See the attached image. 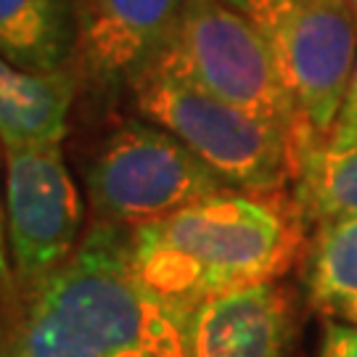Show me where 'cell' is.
<instances>
[{"mask_svg": "<svg viewBox=\"0 0 357 357\" xmlns=\"http://www.w3.org/2000/svg\"><path fill=\"white\" fill-rule=\"evenodd\" d=\"M0 299V357H114L183 344V315L135 275L130 228L93 222L64 265Z\"/></svg>", "mask_w": 357, "mask_h": 357, "instance_id": "6da1fadb", "label": "cell"}, {"mask_svg": "<svg viewBox=\"0 0 357 357\" xmlns=\"http://www.w3.org/2000/svg\"><path fill=\"white\" fill-rule=\"evenodd\" d=\"M299 241V220L278 196L225 188L130 228V259L138 281L185 315L217 294L281 278Z\"/></svg>", "mask_w": 357, "mask_h": 357, "instance_id": "7a4b0ae2", "label": "cell"}, {"mask_svg": "<svg viewBox=\"0 0 357 357\" xmlns=\"http://www.w3.org/2000/svg\"><path fill=\"white\" fill-rule=\"evenodd\" d=\"M130 93L143 119L169 130L230 188L278 196L296 180L299 146L278 122L222 101L162 66L143 72Z\"/></svg>", "mask_w": 357, "mask_h": 357, "instance_id": "3957f363", "label": "cell"}, {"mask_svg": "<svg viewBox=\"0 0 357 357\" xmlns=\"http://www.w3.org/2000/svg\"><path fill=\"white\" fill-rule=\"evenodd\" d=\"M257 26L291 96L305 153L326 143L357 61L349 0H228ZM302 165V162H299Z\"/></svg>", "mask_w": 357, "mask_h": 357, "instance_id": "277c9868", "label": "cell"}, {"mask_svg": "<svg viewBox=\"0 0 357 357\" xmlns=\"http://www.w3.org/2000/svg\"><path fill=\"white\" fill-rule=\"evenodd\" d=\"M153 66L291 130L302 162L305 135L273 53L257 26L228 0H185L178 26Z\"/></svg>", "mask_w": 357, "mask_h": 357, "instance_id": "5b68a950", "label": "cell"}, {"mask_svg": "<svg viewBox=\"0 0 357 357\" xmlns=\"http://www.w3.org/2000/svg\"><path fill=\"white\" fill-rule=\"evenodd\" d=\"M96 222L135 228L230 188L212 167L149 119L119 122L85 169Z\"/></svg>", "mask_w": 357, "mask_h": 357, "instance_id": "8992f818", "label": "cell"}, {"mask_svg": "<svg viewBox=\"0 0 357 357\" xmlns=\"http://www.w3.org/2000/svg\"><path fill=\"white\" fill-rule=\"evenodd\" d=\"M3 156L13 278L35 281L75 255L82 241L85 204L61 143L3 149Z\"/></svg>", "mask_w": 357, "mask_h": 357, "instance_id": "52a82bcc", "label": "cell"}, {"mask_svg": "<svg viewBox=\"0 0 357 357\" xmlns=\"http://www.w3.org/2000/svg\"><path fill=\"white\" fill-rule=\"evenodd\" d=\"M185 0H75V75L93 93L132 88L165 51Z\"/></svg>", "mask_w": 357, "mask_h": 357, "instance_id": "ba28073f", "label": "cell"}, {"mask_svg": "<svg viewBox=\"0 0 357 357\" xmlns=\"http://www.w3.org/2000/svg\"><path fill=\"white\" fill-rule=\"evenodd\" d=\"M289 296L275 281L204 299L183 315L185 357H286Z\"/></svg>", "mask_w": 357, "mask_h": 357, "instance_id": "9c48e42d", "label": "cell"}, {"mask_svg": "<svg viewBox=\"0 0 357 357\" xmlns=\"http://www.w3.org/2000/svg\"><path fill=\"white\" fill-rule=\"evenodd\" d=\"M75 93V69L29 72L0 56V146L61 143Z\"/></svg>", "mask_w": 357, "mask_h": 357, "instance_id": "30bf717a", "label": "cell"}, {"mask_svg": "<svg viewBox=\"0 0 357 357\" xmlns=\"http://www.w3.org/2000/svg\"><path fill=\"white\" fill-rule=\"evenodd\" d=\"M75 0H0V56L29 72L75 69Z\"/></svg>", "mask_w": 357, "mask_h": 357, "instance_id": "8fae6325", "label": "cell"}, {"mask_svg": "<svg viewBox=\"0 0 357 357\" xmlns=\"http://www.w3.org/2000/svg\"><path fill=\"white\" fill-rule=\"evenodd\" d=\"M307 286L312 302L331 312L357 299V212L318 225Z\"/></svg>", "mask_w": 357, "mask_h": 357, "instance_id": "7c38bea8", "label": "cell"}, {"mask_svg": "<svg viewBox=\"0 0 357 357\" xmlns=\"http://www.w3.org/2000/svg\"><path fill=\"white\" fill-rule=\"evenodd\" d=\"M296 202L318 225L357 212V149L331 153L318 146L307 151L296 172Z\"/></svg>", "mask_w": 357, "mask_h": 357, "instance_id": "4fadbf2b", "label": "cell"}, {"mask_svg": "<svg viewBox=\"0 0 357 357\" xmlns=\"http://www.w3.org/2000/svg\"><path fill=\"white\" fill-rule=\"evenodd\" d=\"M320 149H326L331 153L357 149V61L355 69H352V77L347 82L344 98H342V106L336 112L331 132H328V138Z\"/></svg>", "mask_w": 357, "mask_h": 357, "instance_id": "5bb4252c", "label": "cell"}, {"mask_svg": "<svg viewBox=\"0 0 357 357\" xmlns=\"http://www.w3.org/2000/svg\"><path fill=\"white\" fill-rule=\"evenodd\" d=\"M320 357H357V323H328Z\"/></svg>", "mask_w": 357, "mask_h": 357, "instance_id": "9a60e30c", "label": "cell"}, {"mask_svg": "<svg viewBox=\"0 0 357 357\" xmlns=\"http://www.w3.org/2000/svg\"><path fill=\"white\" fill-rule=\"evenodd\" d=\"M0 281H11V257H8V225H6V193H3V185H0Z\"/></svg>", "mask_w": 357, "mask_h": 357, "instance_id": "2e32d148", "label": "cell"}, {"mask_svg": "<svg viewBox=\"0 0 357 357\" xmlns=\"http://www.w3.org/2000/svg\"><path fill=\"white\" fill-rule=\"evenodd\" d=\"M114 357H185L183 344H165V347H141V349H130Z\"/></svg>", "mask_w": 357, "mask_h": 357, "instance_id": "e0dca14e", "label": "cell"}, {"mask_svg": "<svg viewBox=\"0 0 357 357\" xmlns=\"http://www.w3.org/2000/svg\"><path fill=\"white\" fill-rule=\"evenodd\" d=\"M336 315H342V318L349 320V323H357V299H352V302H347V305L339 307Z\"/></svg>", "mask_w": 357, "mask_h": 357, "instance_id": "ac0fdd59", "label": "cell"}, {"mask_svg": "<svg viewBox=\"0 0 357 357\" xmlns=\"http://www.w3.org/2000/svg\"><path fill=\"white\" fill-rule=\"evenodd\" d=\"M352 3V8H355V16H357V0H349Z\"/></svg>", "mask_w": 357, "mask_h": 357, "instance_id": "d6986e66", "label": "cell"}]
</instances>
